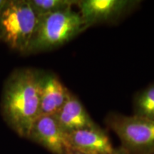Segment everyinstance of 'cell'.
Returning <instances> with one entry per match:
<instances>
[{"mask_svg":"<svg viewBox=\"0 0 154 154\" xmlns=\"http://www.w3.org/2000/svg\"><path fill=\"white\" fill-rule=\"evenodd\" d=\"M37 18L29 0H9L0 14V39L13 51L26 54Z\"/></svg>","mask_w":154,"mask_h":154,"instance_id":"3","label":"cell"},{"mask_svg":"<svg viewBox=\"0 0 154 154\" xmlns=\"http://www.w3.org/2000/svg\"><path fill=\"white\" fill-rule=\"evenodd\" d=\"M138 3L129 0H82L77 6L86 29L121 18Z\"/></svg>","mask_w":154,"mask_h":154,"instance_id":"5","label":"cell"},{"mask_svg":"<svg viewBox=\"0 0 154 154\" xmlns=\"http://www.w3.org/2000/svg\"><path fill=\"white\" fill-rule=\"evenodd\" d=\"M69 148L86 154H109L114 150L104 131L96 126L66 134Z\"/></svg>","mask_w":154,"mask_h":154,"instance_id":"8","label":"cell"},{"mask_svg":"<svg viewBox=\"0 0 154 154\" xmlns=\"http://www.w3.org/2000/svg\"><path fill=\"white\" fill-rule=\"evenodd\" d=\"M7 2H8L7 0H0V14L7 4Z\"/></svg>","mask_w":154,"mask_h":154,"instance_id":"14","label":"cell"},{"mask_svg":"<svg viewBox=\"0 0 154 154\" xmlns=\"http://www.w3.org/2000/svg\"><path fill=\"white\" fill-rule=\"evenodd\" d=\"M28 138L52 154H66L69 149L66 134L54 116H40L32 126Z\"/></svg>","mask_w":154,"mask_h":154,"instance_id":"6","label":"cell"},{"mask_svg":"<svg viewBox=\"0 0 154 154\" xmlns=\"http://www.w3.org/2000/svg\"><path fill=\"white\" fill-rule=\"evenodd\" d=\"M106 123L130 154L154 153V120L112 113Z\"/></svg>","mask_w":154,"mask_h":154,"instance_id":"4","label":"cell"},{"mask_svg":"<svg viewBox=\"0 0 154 154\" xmlns=\"http://www.w3.org/2000/svg\"><path fill=\"white\" fill-rule=\"evenodd\" d=\"M109 154H130V153L121 147V148H119V149H114V150H113L111 153Z\"/></svg>","mask_w":154,"mask_h":154,"instance_id":"12","label":"cell"},{"mask_svg":"<svg viewBox=\"0 0 154 154\" xmlns=\"http://www.w3.org/2000/svg\"><path fill=\"white\" fill-rule=\"evenodd\" d=\"M40 72L19 69L6 80L2 90L1 112L4 120L17 135L28 138L39 117Z\"/></svg>","mask_w":154,"mask_h":154,"instance_id":"1","label":"cell"},{"mask_svg":"<svg viewBox=\"0 0 154 154\" xmlns=\"http://www.w3.org/2000/svg\"><path fill=\"white\" fill-rule=\"evenodd\" d=\"M54 117L66 134L98 126L79 99L72 93Z\"/></svg>","mask_w":154,"mask_h":154,"instance_id":"9","label":"cell"},{"mask_svg":"<svg viewBox=\"0 0 154 154\" xmlns=\"http://www.w3.org/2000/svg\"><path fill=\"white\" fill-rule=\"evenodd\" d=\"M77 0H29L37 16L72 9Z\"/></svg>","mask_w":154,"mask_h":154,"instance_id":"11","label":"cell"},{"mask_svg":"<svg viewBox=\"0 0 154 154\" xmlns=\"http://www.w3.org/2000/svg\"><path fill=\"white\" fill-rule=\"evenodd\" d=\"M86 29L79 13L72 9L40 15L26 54L57 49Z\"/></svg>","mask_w":154,"mask_h":154,"instance_id":"2","label":"cell"},{"mask_svg":"<svg viewBox=\"0 0 154 154\" xmlns=\"http://www.w3.org/2000/svg\"><path fill=\"white\" fill-rule=\"evenodd\" d=\"M134 115L154 120V84L136 95L134 100Z\"/></svg>","mask_w":154,"mask_h":154,"instance_id":"10","label":"cell"},{"mask_svg":"<svg viewBox=\"0 0 154 154\" xmlns=\"http://www.w3.org/2000/svg\"><path fill=\"white\" fill-rule=\"evenodd\" d=\"M71 94L57 75L51 72H40V116L55 115Z\"/></svg>","mask_w":154,"mask_h":154,"instance_id":"7","label":"cell"},{"mask_svg":"<svg viewBox=\"0 0 154 154\" xmlns=\"http://www.w3.org/2000/svg\"><path fill=\"white\" fill-rule=\"evenodd\" d=\"M153 154H154V153H153Z\"/></svg>","mask_w":154,"mask_h":154,"instance_id":"15","label":"cell"},{"mask_svg":"<svg viewBox=\"0 0 154 154\" xmlns=\"http://www.w3.org/2000/svg\"><path fill=\"white\" fill-rule=\"evenodd\" d=\"M66 154H86V153H82V152L77 151V150H75V149H71V148H69V149L67 150Z\"/></svg>","mask_w":154,"mask_h":154,"instance_id":"13","label":"cell"}]
</instances>
